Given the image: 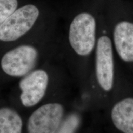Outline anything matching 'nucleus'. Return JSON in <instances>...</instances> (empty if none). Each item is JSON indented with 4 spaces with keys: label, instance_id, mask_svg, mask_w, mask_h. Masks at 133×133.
Returning a JSON list of instances; mask_svg holds the SVG:
<instances>
[{
    "label": "nucleus",
    "instance_id": "nucleus-1",
    "mask_svg": "<svg viewBox=\"0 0 133 133\" xmlns=\"http://www.w3.org/2000/svg\"><path fill=\"white\" fill-rule=\"evenodd\" d=\"M95 35L96 21L89 13H81L71 22L69 29V42L77 54L85 56L92 52L95 45Z\"/></svg>",
    "mask_w": 133,
    "mask_h": 133
},
{
    "label": "nucleus",
    "instance_id": "nucleus-2",
    "mask_svg": "<svg viewBox=\"0 0 133 133\" xmlns=\"http://www.w3.org/2000/svg\"><path fill=\"white\" fill-rule=\"evenodd\" d=\"M39 14V9L33 4L16 9L0 25V41H16L24 35L34 25Z\"/></svg>",
    "mask_w": 133,
    "mask_h": 133
},
{
    "label": "nucleus",
    "instance_id": "nucleus-3",
    "mask_svg": "<svg viewBox=\"0 0 133 133\" xmlns=\"http://www.w3.org/2000/svg\"><path fill=\"white\" fill-rule=\"evenodd\" d=\"M38 52L30 45H22L6 52L1 59L3 71L11 76L26 75L35 66Z\"/></svg>",
    "mask_w": 133,
    "mask_h": 133
},
{
    "label": "nucleus",
    "instance_id": "nucleus-4",
    "mask_svg": "<svg viewBox=\"0 0 133 133\" xmlns=\"http://www.w3.org/2000/svg\"><path fill=\"white\" fill-rule=\"evenodd\" d=\"M64 114L62 105L51 103L42 105L30 116L27 124L29 133H56Z\"/></svg>",
    "mask_w": 133,
    "mask_h": 133
},
{
    "label": "nucleus",
    "instance_id": "nucleus-5",
    "mask_svg": "<svg viewBox=\"0 0 133 133\" xmlns=\"http://www.w3.org/2000/svg\"><path fill=\"white\" fill-rule=\"evenodd\" d=\"M96 73L99 85L106 91L111 90L114 79V63L112 42L102 36L98 39L96 54Z\"/></svg>",
    "mask_w": 133,
    "mask_h": 133
},
{
    "label": "nucleus",
    "instance_id": "nucleus-6",
    "mask_svg": "<svg viewBox=\"0 0 133 133\" xmlns=\"http://www.w3.org/2000/svg\"><path fill=\"white\" fill-rule=\"evenodd\" d=\"M49 78L43 70H37L25 76L19 83L21 100L25 107H32L42 99L47 89Z\"/></svg>",
    "mask_w": 133,
    "mask_h": 133
},
{
    "label": "nucleus",
    "instance_id": "nucleus-7",
    "mask_svg": "<svg viewBox=\"0 0 133 133\" xmlns=\"http://www.w3.org/2000/svg\"><path fill=\"white\" fill-rule=\"evenodd\" d=\"M114 43L123 61L133 62V24L127 21L118 23L115 27Z\"/></svg>",
    "mask_w": 133,
    "mask_h": 133
},
{
    "label": "nucleus",
    "instance_id": "nucleus-8",
    "mask_svg": "<svg viewBox=\"0 0 133 133\" xmlns=\"http://www.w3.org/2000/svg\"><path fill=\"white\" fill-rule=\"evenodd\" d=\"M115 126L124 133H133V98H126L115 105L111 113Z\"/></svg>",
    "mask_w": 133,
    "mask_h": 133
},
{
    "label": "nucleus",
    "instance_id": "nucleus-9",
    "mask_svg": "<svg viewBox=\"0 0 133 133\" xmlns=\"http://www.w3.org/2000/svg\"><path fill=\"white\" fill-rule=\"evenodd\" d=\"M22 120L19 114L11 108L0 109V133H21Z\"/></svg>",
    "mask_w": 133,
    "mask_h": 133
},
{
    "label": "nucleus",
    "instance_id": "nucleus-10",
    "mask_svg": "<svg viewBox=\"0 0 133 133\" xmlns=\"http://www.w3.org/2000/svg\"><path fill=\"white\" fill-rule=\"evenodd\" d=\"M17 0H0V25L17 9Z\"/></svg>",
    "mask_w": 133,
    "mask_h": 133
},
{
    "label": "nucleus",
    "instance_id": "nucleus-11",
    "mask_svg": "<svg viewBox=\"0 0 133 133\" xmlns=\"http://www.w3.org/2000/svg\"><path fill=\"white\" fill-rule=\"evenodd\" d=\"M79 119L76 115H71L66 119L57 133H73L78 126Z\"/></svg>",
    "mask_w": 133,
    "mask_h": 133
}]
</instances>
